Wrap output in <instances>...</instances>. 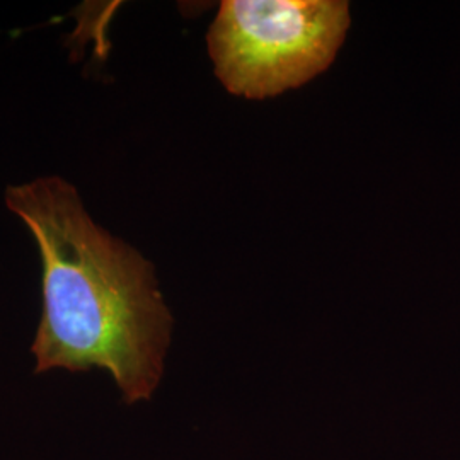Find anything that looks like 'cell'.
Returning <instances> with one entry per match:
<instances>
[{"mask_svg": "<svg viewBox=\"0 0 460 460\" xmlns=\"http://www.w3.org/2000/svg\"><path fill=\"white\" fill-rule=\"evenodd\" d=\"M4 201L41 261L34 374L102 370L127 406L150 402L174 328L154 264L98 224L60 176L11 184Z\"/></svg>", "mask_w": 460, "mask_h": 460, "instance_id": "1", "label": "cell"}, {"mask_svg": "<svg viewBox=\"0 0 460 460\" xmlns=\"http://www.w3.org/2000/svg\"><path fill=\"white\" fill-rule=\"evenodd\" d=\"M348 28L341 0H224L207 47L230 94L271 98L324 72Z\"/></svg>", "mask_w": 460, "mask_h": 460, "instance_id": "2", "label": "cell"}]
</instances>
